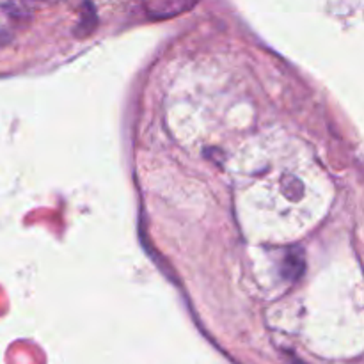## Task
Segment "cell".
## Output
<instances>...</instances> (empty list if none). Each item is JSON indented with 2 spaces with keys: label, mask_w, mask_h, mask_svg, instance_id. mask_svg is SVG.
Instances as JSON below:
<instances>
[{
  "label": "cell",
  "mask_w": 364,
  "mask_h": 364,
  "mask_svg": "<svg viewBox=\"0 0 364 364\" xmlns=\"http://www.w3.org/2000/svg\"><path fill=\"white\" fill-rule=\"evenodd\" d=\"M196 4L198 0H156L149 13L156 18H171L178 13H185Z\"/></svg>",
  "instance_id": "1"
}]
</instances>
